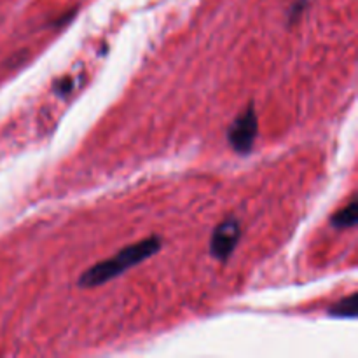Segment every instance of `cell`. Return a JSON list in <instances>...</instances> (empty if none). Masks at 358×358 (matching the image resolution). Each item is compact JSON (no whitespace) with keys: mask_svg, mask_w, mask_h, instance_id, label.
I'll list each match as a JSON object with an SVG mask.
<instances>
[{"mask_svg":"<svg viewBox=\"0 0 358 358\" xmlns=\"http://www.w3.org/2000/svg\"><path fill=\"white\" fill-rule=\"evenodd\" d=\"M161 247H163V241H161L159 236H149L145 240L128 245L112 257L86 269L80 275V278L77 280V285L80 289H94V287L103 285V283L117 278L119 275L126 273L128 269L135 268V266L142 264L143 261L156 255L161 250Z\"/></svg>","mask_w":358,"mask_h":358,"instance_id":"1","label":"cell"},{"mask_svg":"<svg viewBox=\"0 0 358 358\" xmlns=\"http://www.w3.org/2000/svg\"><path fill=\"white\" fill-rule=\"evenodd\" d=\"M257 112H255L254 103H250L248 107L243 108L241 114H238L234 117V121L227 128V143H229V147L236 154L247 156V154L252 152V147H254L255 138H257Z\"/></svg>","mask_w":358,"mask_h":358,"instance_id":"2","label":"cell"},{"mask_svg":"<svg viewBox=\"0 0 358 358\" xmlns=\"http://www.w3.org/2000/svg\"><path fill=\"white\" fill-rule=\"evenodd\" d=\"M241 238V226L236 219H227L213 229L210 238V254L215 261L226 262Z\"/></svg>","mask_w":358,"mask_h":358,"instance_id":"3","label":"cell"},{"mask_svg":"<svg viewBox=\"0 0 358 358\" xmlns=\"http://www.w3.org/2000/svg\"><path fill=\"white\" fill-rule=\"evenodd\" d=\"M358 219V203L357 199H352L350 205H346L345 208H341L339 212H336L331 217V224L336 229H350L357 224Z\"/></svg>","mask_w":358,"mask_h":358,"instance_id":"4","label":"cell"},{"mask_svg":"<svg viewBox=\"0 0 358 358\" xmlns=\"http://www.w3.org/2000/svg\"><path fill=\"white\" fill-rule=\"evenodd\" d=\"M327 315L332 318H355L357 317V294L338 301L334 306L327 310Z\"/></svg>","mask_w":358,"mask_h":358,"instance_id":"5","label":"cell"},{"mask_svg":"<svg viewBox=\"0 0 358 358\" xmlns=\"http://www.w3.org/2000/svg\"><path fill=\"white\" fill-rule=\"evenodd\" d=\"M308 2H310V0H296V2H294L292 6H290L289 14H287V17H289V23L290 24L297 23V21L301 20V16H303L304 10H306Z\"/></svg>","mask_w":358,"mask_h":358,"instance_id":"6","label":"cell"},{"mask_svg":"<svg viewBox=\"0 0 358 358\" xmlns=\"http://www.w3.org/2000/svg\"><path fill=\"white\" fill-rule=\"evenodd\" d=\"M72 90H73V80L70 79V77H65V79L58 80V83L55 84V91L58 94H66Z\"/></svg>","mask_w":358,"mask_h":358,"instance_id":"7","label":"cell"}]
</instances>
